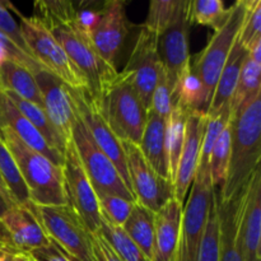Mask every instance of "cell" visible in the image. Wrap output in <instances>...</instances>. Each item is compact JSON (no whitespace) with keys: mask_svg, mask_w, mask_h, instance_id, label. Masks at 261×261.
Segmentation results:
<instances>
[{"mask_svg":"<svg viewBox=\"0 0 261 261\" xmlns=\"http://www.w3.org/2000/svg\"><path fill=\"white\" fill-rule=\"evenodd\" d=\"M139 148L153 170L161 177L168 180L166 157V120L153 114L152 111H148L147 114V121Z\"/></svg>","mask_w":261,"mask_h":261,"instance_id":"24","label":"cell"},{"mask_svg":"<svg viewBox=\"0 0 261 261\" xmlns=\"http://www.w3.org/2000/svg\"><path fill=\"white\" fill-rule=\"evenodd\" d=\"M14 205L15 204H13L9 199H7L4 195H2V194H0V218H2V217L4 216V214L7 213V212L9 211L12 206H14Z\"/></svg>","mask_w":261,"mask_h":261,"instance_id":"44","label":"cell"},{"mask_svg":"<svg viewBox=\"0 0 261 261\" xmlns=\"http://www.w3.org/2000/svg\"><path fill=\"white\" fill-rule=\"evenodd\" d=\"M184 205L171 198L154 213V237L150 261H177Z\"/></svg>","mask_w":261,"mask_h":261,"instance_id":"20","label":"cell"},{"mask_svg":"<svg viewBox=\"0 0 261 261\" xmlns=\"http://www.w3.org/2000/svg\"><path fill=\"white\" fill-rule=\"evenodd\" d=\"M172 92H171L170 84H168L167 75L162 68L160 76H158L157 84L154 87V91H153L149 111H152L157 116L162 117L163 120H167L170 117L171 111H172Z\"/></svg>","mask_w":261,"mask_h":261,"instance_id":"39","label":"cell"},{"mask_svg":"<svg viewBox=\"0 0 261 261\" xmlns=\"http://www.w3.org/2000/svg\"><path fill=\"white\" fill-rule=\"evenodd\" d=\"M206 115L189 112L185 125V142L173 181V198L184 205L189 189L193 185L200 158L201 142L206 125Z\"/></svg>","mask_w":261,"mask_h":261,"instance_id":"19","label":"cell"},{"mask_svg":"<svg viewBox=\"0 0 261 261\" xmlns=\"http://www.w3.org/2000/svg\"><path fill=\"white\" fill-rule=\"evenodd\" d=\"M239 196L234 200L224 203L217 195L219 224V261H244L239 241Z\"/></svg>","mask_w":261,"mask_h":261,"instance_id":"23","label":"cell"},{"mask_svg":"<svg viewBox=\"0 0 261 261\" xmlns=\"http://www.w3.org/2000/svg\"><path fill=\"white\" fill-rule=\"evenodd\" d=\"M35 79L42 96L43 111L60 137L68 143L76 117L68 86L47 70L36 73Z\"/></svg>","mask_w":261,"mask_h":261,"instance_id":"18","label":"cell"},{"mask_svg":"<svg viewBox=\"0 0 261 261\" xmlns=\"http://www.w3.org/2000/svg\"><path fill=\"white\" fill-rule=\"evenodd\" d=\"M180 0H152L149 4L144 27L160 36L175 17Z\"/></svg>","mask_w":261,"mask_h":261,"instance_id":"36","label":"cell"},{"mask_svg":"<svg viewBox=\"0 0 261 261\" xmlns=\"http://www.w3.org/2000/svg\"><path fill=\"white\" fill-rule=\"evenodd\" d=\"M121 145L126 160L130 188L137 203L155 213L173 196L172 184L153 170L139 145L132 142H121Z\"/></svg>","mask_w":261,"mask_h":261,"instance_id":"15","label":"cell"},{"mask_svg":"<svg viewBox=\"0 0 261 261\" xmlns=\"http://www.w3.org/2000/svg\"><path fill=\"white\" fill-rule=\"evenodd\" d=\"M99 209L103 216H106L112 223L117 226H124L126 219L129 218L135 203L122 199L116 195H110L105 193H97Z\"/></svg>","mask_w":261,"mask_h":261,"instance_id":"37","label":"cell"},{"mask_svg":"<svg viewBox=\"0 0 261 261\" xmlns=\"http://www.w3.org/2000/svg\"><path fill=\"white\" fill-rule=\"evenodd\" d=\"M231 155L226 180L217 191L224 203L242 194L261 160V92L232 111Z\"/></svg>","mask_w":261,"mask_h":261,"instance_id":"2","label":"cell"},{"mask_svg":"<svg viewBox=\"0 0 261 261\" xmlns=\"http://www.w3.org/2000/svg\"><path fill=\"white\" fill-rule=\"evenodd\" d=\"M0 33H3L7 38H9V40L12 41L20 51H23L25 55L35 59L32 54H31L30 48H28L24 37H23V33L22 31H20L19 24H18L17 20H15L14 18L12 17V14H10L9 3L2 2V0H0Z\"/></svg>","mask_w":261,"mask_h":261,"instance_id":"40","label":"cell"},{"mask_svg":"<svg viewBox=\"0 0 261 261\" xmlns=\"http://www.w3.org/2000/svg\"><path fill=\"white\" fill-rule=\"evenodd\" d=\"M0 175L7 185L9 195L15 205L32 206L27 186L20 176L19 170L13 160L12 154L0 139Z\"/></svg>","mask_w":261,"mask_h":261,"instance_id":"30","label":"cell"},{"mask_svg":"<svg viewBox=\"0 0 261 261\" xmlns=\"http://www.w3.org/2000/svg\"><path fill=\"white\" fill-rule=\"evenodd\" d=\"M48 237L71 261H96L92 250V233L83 219L69 204L59 206H36Z\"/></svg>","mask_w":261,"mask_h":261,"instance_id":"8","label":"cell"},{"mask_svg":"<svg viewBox=\"0 0 261 261\" xmlns=\"http://www.w3.org/2000/svg\"><path fill=\"white\" fill-rule=\"evenodd\" d=\"M51 244L32 206L14 205L0 218V246L17 254H30Z\"/></svg>","mask_w":261,"mask_h":261,"instance_id":"16","label":"cell"},{"mask_svg":"<svg viewBox=\"0 0 261 261\" xmlns=\"http://www.w3.org/2000/svg\"><path fill=\"white\" fill-rule=\"evenodd\" d=\"M196 261H219V224L216 190H214L213 200L209 208L205 229H204L203 240H201Z\"/></svg>","mask_w":261,"mask_h":261,"instance_id":"35","label":"cell"},{"mask_svg":"<svg viewBox=\"0 0 261 261\" xmlns=\"http://www.w3.org/2000/svg\"><path fill=\"white\" fill-rule=\"evenodd\" d=\"M232 117V107L226 106L218 115L216 116H208L205 125V132H204L203 142H201L200 158H199L198 170H209V160H211V153L216 144L217 139L219 138L221 133L227 126Z\"/></svg>","mask_w":261,"mask_h":261,"instance_id":"33","label":"cell"},{"mask_svg":"<svg viewBox=\"0 0 261 261\" xmlns=\"http://www.w3.org/2000/svg\"><path fill=\"white\" fill-rule=\"evenodd\" d=\"M92 250L96 261H122L98 232L92 233Z\"/></svg>","mask_w":261,"mask_h":261,"instance_id":"43","label":"cell"},{"mask_svg":"<svg viewBox=\"0 0 261 261\" xmlns=\"http://www.w3.org/2000/svg\"><path fill=\"white\" fill-rule=\"evenodd\" d=\"M0 126L8 127L20 142L24 143L33 150L45 155L55 165L63 167L64 155L47 144L38 130L23 116L22 112L14 106L9 97L0 89Z\"/></svg>","mask_w":261,"mask_h":261,"instance_id":"21","label":"cell"},{"mask_svg":"<svg viewBox=\"0 0 261 261\" xmlns=\"http://www.w3.org/2000/svg\"><path fill=\"white\" fill-rule=\"evenodd\" d=\"M98 233L103 237L105 241L122 261H150L149 257L145 256L144 252L135 245V242L130 239L121 226L112 223L102 213L101 228Z\"/></svg>","mask_w":261,"mask_h":261,"instance_id":"29","label":"cell"},{"mask_svg":"<svg viewBox=\"0 0 261 261\" xmlns=\"http://www.w3.org/2000/svg\"><path fill=\"white\" fill-rule=\"evenodd\" d=\"M68 88L75 114L82 120L99 149L112 161L124 182L132 190L121 142L114 134L110 125L107 124L99 103L89 94L87 88H71L69 86Z\"/></svg>","mask_w":261,"mask_h":261,"instance_id":"12","label":"cell"},{"mask_svg":"<svg viewBox=\"0 0 261 261\" xmlns=\"http://www.w3.org/2000/svg\"><path fill=\"white\" fill-rule=\"evenodd\" d=\"M247 56V50L241 45L239 38L234 42L228 59L224 64L222 73L219 75L218 82L216 84L213 94H212L211 105H209L208 115L206 116H216L226 106H229L233 99L234 92L237 88L240 71L242 64Z\"/></svg>","mask_w":261,"mask_h":261,"instance_id":"22","label":"cell"},{"mask_svg":"<svg viewBox=\"0 0 261 261\" xmlns=\"http://www.w3.org/2000/svg\"><path fill=\"white\" fill-rule=\"evenodd\" d=\"M261 170L254 172L240 198L239 241L244 261H261Z\"/></svg>","mask_w":261,"mask_h":261,"instance_id":"17","label":"cell"},{"mask_svg":"<svg viewBox=\"0 0 261 261\" xmlns=\"http://www.w3.org/2000/svg\"><path fill=\"white\" fill-rule=\"evenodd\" d=\"M231 121H229L217 139L211 153L209 171H211L212 184L216 189L223 185L228 171L229 155H231Z\"/></svg>","mask_w":261,"mask_h":261,"instance_id":"32","label":"cell"},{"mask_svg":"<svg viewBox=\"0 0 261 261\" xmlns=\"http://www.w3.org/2000/svg\"><path fill=\"white\" fill-rule=\"evenodd\" d=\"M71 140L96 194H110L137 203L133 191L124 182L112 161L99 149L78 115L71 130Z\"/></svg>","mask_w":261,"mask_h":261,"instance_id":"9","label":"cell"},{"mask_svg":"<svg viewBox=\"0 0 261 261\" xmlns=\"http://www.w3.org/2000/svg\"><path fill=\"white\" fill-rule=\"evenodd\" d=\"M161 70L158 36L143 24L139 25L132 54L120 74L132 83L147 111L150 109L152 94Z\"/></svg>","mask_w":261,"mask_h":261,"instance_id":"11","label":"cell"},{"mask_svg":"<svg viewBox=\"0 0 261 261\" xmlns=\"http://www.w3.org/2000/svg\"><path fill=\"white\" fill-rule=\"evenodd\" d=\"M191 24L190 2L180 0L172 22L158 36V54L171 92L175 89L181 74L190 65L189 33Z\"/></svg>","mask_w":261,"mask_h":261,"instance_id":"14","label":"cell"},{"mask_svg":"<svg viewBox=\"0 0 261 261\" xmlns=\"http://www.w3.org/2000/svg\"><path fill=\"white\" fill-rule=\"evenodd\" d=\"M99 106L107 124L120 142L140 144L148 111L134 87L124 75L117 74L102 97Z\"/></svg>","mask_w":261,"mask_h":261,"instance_id":"6","label":"cell"},{"mask_svg":"<svg viewBox=\"0 0 261 261\" xmlns=\"http://www.w3.org/2000/svg\"><path fill=\"white\" fill-rule=\"evenodd\" d=\"M0 89L17 94L43 110L42 96L36 83L35 74L22 65L10 60L0 64Z\"/></svg>","mask_w":261,"mask_h":261,"instance_id":"25","label":"cell"},{"mask_svg":"<svg viewBox=\"0 0 261 261\" xmlns=\"http://www.w3.org/2000/svg\"><path fill=\"white\" fill-rule=\"evenodd\" d=\"M35 17L50 30L68 58L74 64L87 84V91L97 102H101L119 71L107 64L76 19V7L66 0H38L33 4Z\"/></svg>","mask_w":261,"mask_h":261,"instance_id":"1","label":"cell"},{"mask_svg":"<svg viewBox=\"0 0 261 261\" xmlns=\"http://www.w3.org/2000/svg\"><path fill=\"white\" fill-rule=\"evenodd\" d=\"M14 261H32L28 254H15Z\"/></svg>","mask_w":261,"mask_h":261,"instance_id":"47","label":"cell"},{"mask_svg":"<svg viewBox=\"0 0 261 261\" xmlns=\"http://www.w3.org/2000/svg\"><path fill=\"white\" fill-rule=\"evenodd\" d=\"M228 15V8L222 0H194L190 2L191 23L218 30Z\"/></svg>","mask_w":261,"mask_h":261,"instance_id":"34","label":"cell"},{"mask_svg":"<svg viewBox=\"0 0 261 261\" xmlns=\"http://www.w3.org/2000/svg\"><path fill=\"white\" fill-rule=\"evenodd\" d=\"M247 0H237L228 8V15L223 24L214 31L208 45L203 51L190 58V65L203 83L206 98L211 105L216 84L222 73L224 64L234 42L239 38L245 14H246Z\"/></svg>","mask_w":261,"mask_h":261,"instance_id":"5","label":"cell"},{"mask_svg":"<svg viewBox=\"0 0 261 261\" xmlns=\"http://www.w3.org/2000/svg\"><path fill=\"white\" fill-rule=\"evenodd\" d=\"M0 194H2V195H4L7 199H9V200L13 203L12 198H10V195H9V191H8V188H7V185H5L4 180H3L2 175H0ZM13 204H14V203H13Z\"/></svg>","mask_w":261,"mask_h":261,"instance_id":"46","label":"cell"},{"mask_svg":"<svg viewBox=\"0 0 261 261\" xmlns=\"http://www.w3.org/2000/svg\"><path fill=\"white\" fill-rule=\"evenodd\" d=\"M216 188L211 171L196 170L190 196L182 211L177 261H196Z\"/></svg>","mask_w":261,"mask_h":261,"instance_id":"10","label":"cell"},{"mask_svg":"<svg viewBox=\"0 0 261 261\" xmlns=\"http://www.w3.org/2000/svg\"><path fill=\"white\" fill-rule=\"evenodd\" d=\"M0 139L19 170L32 205L59 206L68 204L61 166L55 165L20 142L8 127L0 126Z\"/></svg>","mask_w":261,"mask_h":261,"instance_id":"3","label":"cell"},{"mask_svg":"<svg viewBox=\"0 0 261 261\" xmlns=\"http://www.w3.org/2000/svg\"><path fill=\"white\" fill-rule=\"evenodd\" d=\"M4 93L9 97V99L14 103V106L22 112L23 116L38 130V133L42 135L43 139L47 142V144L64 155V152H65V148L68 143L60 137L58 130L54 127V125L51 124L50 119L47 117L46 112L38 106H36L35 103L17 96V94L10 93V92H4Z\"/></svg>","mask_w":261,"mask_h":261,"instance_id":"27","label":"cell"},{"mask_svg":"<svg viewBox=\"0 0 261 261\" xmlns=\"http://www.w3.org/2000/svg\"><path fill=\"white\" fill-rule=\"evenodd\" d=\"M78 23L98 55L107 64L116 66V58L130 31L125 3L107 0L101 3L97 9H81L78 13Z\"/></svg>","mask_w":261,"mask_h":261,"instance_id":"4","label":"cell"},{"mask_svg":"<svg viewBox=\"0 0 261 261\" xmlns=\"http://www.w3.org/2000/svg\"><path fill=\"white\" fill-rule=\"evenodd\" d=\"M260 74L261 64L252 60L249 56V54H247L246 59H245L244 64H242L239 82H237V88L236 92H234L233 99H232V111L239 109L247 99H250L255 94L261 92Z\"/></svg>","mask_w":261,"mask_h":261,"instance_id":"31","label":"cell"},{"mask_svg":"<svg viewBox=\"0 0 261 261\" xmlns=\"http://www.w3.org/2000/svg\"><path fill=\"white\" fill-rule=\"evenodd\" d=\"M257 38H261V0H247L246 14L240 31L239 41L247 50Z\"/></svg>","mask_w":261,"mask_h":261,"instance_id":"38","label":"cell"},{"mask_svg":"<svg viewBox=\"0 0 261 261\" xmlns=\"http://www.w3.org/2000/svg\"><path fill=\"white\" fill-rule=\"evenodd\" d=\"M124 231L147 257H152L154 237V212L135 203L129 218L122 226Z\"/></svg>","mask_w":261,"mask_h":261,"instance_id":"28","label":"cell"},{"mask_svg":"<svg viewBox=\"0 0 261 261\" xmlns=\"http://www.w3.org/2000/svg\"><path fill=\"white\" fill-rule=\"evenodd\" d=\"M13 10L19 17L20 31L31 54L43 66V69L60 78L71 88H87L86 81L82 74L74 66L45 23L35 15L25 17L15 8H13Z\"/></svg>","mask_w":261,"mask_h":261,"instance_id":"7","label":"cell"},{"mask_svg":"<svg viewBox=\"0 0 261 261\" xmlns=\"http://www.w3.org/2000/svg\"><path fill=\"white\" fill-rule=\"evenodd\" d=\"M0 51L3 53V55L8 59V60L13 61V63L18 64V65H22L23 68L28 69L30 71H32L33 74L38 73L41 70H45L43 66L41 65L38 61H36L35 59L30 58L28 55H25L23 51H20L9 38L5 37L3 33H0Z\"/></svg>","mask_w":261,"mask_h":261,"instance_id":"41","label":"cell"},{"mask_svg":"<svg viewBox=\"0 0 261 261\" xmlns=\"http://www.w3.org/2000/svg\"><path fill=\"white\" fill-rule=\"evenodd\" d=\"M32 261H33V260H32Z\"/></svg>","mask_w":261,"mask_h":261,"instance_id":"48","label":"cell"},{"mask_svg":"<svg viewBox=\"0 0 261 261\" xmlns=\"http://www.w3.org/2000/svg\"><path fill=\"white\" fill-rule=\"evenodd\" d=\"M17 252H13L5 247L0 246V261H14V256Z\"/></svg>","mask_w":261,"mask_h":261,"instance_id":"45","label":"cell"},{"mask_svg":"<svg viewBox=\"0 0 261 261\" xmlns=\"http://www.w3.org/2000/svg\"><path fill=\"white\" fill-rule=\"evenodd\" d=\"M28 255L33 261H71L53 240L48 246L35 250Z\"/></svg>","mask_w":261,"mask_h":261,"instance_id":"42","label":"cell"},{"mask_svg":"<svg viewBox=\"0 0 261 261\" xmlns=\"http://www.w3.org/2000/svg\"><path fill=\"white\" fill-rule=\"evenodd\" d=\"M63 173L68 204L73 206L74 211L83 219L89 232L97 233L101 228L98 199L71 139L68 142L64 152Z\"/></svg>","mask_w":261,"mask_h":261,"instance_id":"13","label":"cell"},{"mask_svg":"<svg viewBox=\"0 0 261 261\" xmlns=\"http://www.w3.org/2000/svg\"><path fill=\"white\" fill-rule=\"evenodd\" d=\"M189 112L173 106L170 117L166 120V157H167L168 180L173 185L178 161L185 142V125Z\"/></svg>","mask_w":261,"mask_h":261,"instance_id":"26","label":"cell"}]
</instances>
